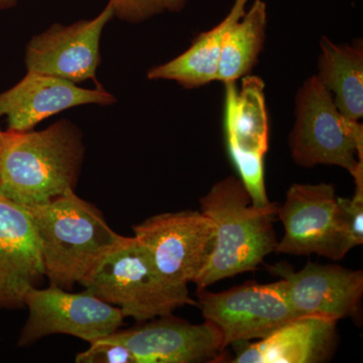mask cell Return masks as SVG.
<instances>
[{"label": "cell", "instance_id": "cell-20", "mask_svg": "<svg viewBox=\"0 0 363 363\" xmlns=\"http://www.w3.org/2000/svg\"><path fill=\"white\" fill-rule=\"evenodd\" d=\"M335 221L347 250L363 243V186H355L354 195L337 198Z\"/></svg>", "mask_w": 363, "mask_h": 363}, {"label": "cell", "instance_id": "cell-14", "mask_svg": "<svg viewBox=\"0 0 363 363\" xmlns=\"http://www.w3.org/2000/svg\"><path fill=\"white\" fill-rule=\"evenodd\" d=\"M116 102L114 95L100 85L95 89H86L54 76L26 72L20 82L0 93V117L6 118V130L23 133L74 107L108 106Z\"/></svg>", "mask_w": 363, "mask_h": 363}, {"label": "cell", "instance_id": "cell-2", "mask_svg": "<svg viewBox=\"0 0 363 363\" xmlns=\"http://www.w3.org/2000/svg\"><path fill=\"white\" fill-rule=\"evenodd\" d=\"M199 202L202 213L213 221L215 238L207 264L195 279L198 289L255 272L267 255L276 252L274 221L279 204L253 205L238 177L217 182Z\"/></svg>", "mask_w": 363, "mask_h": 363}, {"label": "cell", "instance_id": "cell-16", "mask_svg": "<svg viewBox=\"0 0 363 363\" xmlns=\"http://www.w3.org/2000/svg\"><path fill=\"white\" fill-rule=\"evenodd\" d=\"M335 320L298 317L255 343L240 345L233 363H319L335 350Z\"/></svg>", "mask_w": 363, "mask_h": 363}, {"label": "cell", "instance_id": "cell-18", "mask_svg": "<svg viewBox=\"0 0 363 363\" xmlns=\"http://www.w3.org/2000/svg\"><path fill=\"white\" fill-rule=\"evenodd\" d=\"M316 77L330 92L339 112L350 121L363 116V44H337L322 37Z\"/></svg>", "mask_w": 363, "mask_h": 363}, {"label": "cell", "instance_id": "cell-21", "mask_svg": "<svg viewBox=\"0 0 363 363\" xmlns=\"http://www.w3.org/2000/svg\"><path fill=\"white\" fill-rule=\"evenodd\" d=\"M113 16L130 23H140L164 13H180L189 0H109Z\"/></svg>", "mask_w": 363, "mask_h": 363}, {"label": "cell", "instance_id": "cell-6", "mask_svg": "<svg viewBox=\"0 0 363 363\" xmlns=\"http://www.w3.org/2000/svg\"><path fill=\"white\" fill-rule=\"evenodd\" d=\"M225 86L223 104V133L229 159L247 188L252 204L269 205L264 178V157L269 147V118L264 82L259 76L242 78Z\"/></svg>", "mask_w": 363, "mask_h": 363}, {"label": "cell", "instance_id": "cell-23", "mask_svg": "<svg viewBox=\"0 0 363 363\" xmlns=\"http://www.w3.org/2000/svg\"><path fill=\"white\" fill-rule=\"evenodd\" d=\"M6 143V130L4 131L0 128V164H1L2 156H4V147Z\"/></svg>", "mask_w": 363, "mask_h": 363}, {"label": "cell", "instance_id": "cell-5", "mask_svg": "<svg viewBox=\"0 0 363 363\" xmlns=\"http://www.w3.org/2000/svg\"><path fill=\"white\" fill-rule=\"evenodd\" d=\"M289 145L294 162L303 168L337 166L351 176L363 171L362 124L343 117L316 75L296 94Z\"/></svg>", "mask_w": 363, "mask_h": 363}, {"label": "cell", "instance_id": "cell-22", "mask_svg": "<svg viewBox=\"0 0 363 363\" xmlns=\"http://www.w3.org/2000/svg\"><path fill=\"white\" fill-rule=\"evenodd\" d=\"M75 360L78 363H135L125 345L108 337L91 343L90 348L79 353Z\"/></svg>", "mask_w": 363, "mask_h": 363}, {"label": "cell", "instance_id": "cell-17", "mask_svg": "<svg viewBox=\"0 0 363 363\" xmlns=\"http://www.w3.org/2000/svg\"><path fill=\"white\" fill-rule=\"evenodd\" d=\"M250 0H234L230 11L218 25L199 33L180 56L147 71L149 80H168L185 89H196L215 82L222 43L227 30L247 11Z\"/></svg>", "mask_w": 363, "mask_h": 363}, {"label": "cell", "instance_id": "cell-13", "mask_svg": "<svg viewBox=\"0 0 363 363\" xmlns=\"http://www.w3.org/2000/svg\"><path fill=\"white\" fill-rule=\"evenodd\" d=\"M108 338L125 345L135 363L214 362L225 350L220 331L211 322L192 324L172 314L138 322Z\"/></svg>", "mask_w": 363, "mask_h": 363}, {"label": "cell", "instance_id": "cell-12", "mask_svg": "<svg viewBox=\"0 0 363 363\" xmlns=\"http://www.w3.org/2000/svg\"><path fill=\"white\" fill-rule=\"evenodd\" d=\"M279 277L289 304L297 317L339 320L359 317L363 295V272L337 264L308 262L295 272L286 264L269 267Z\"/></svg>", "mask_w": 363, "mask_h": 363}, {"label": "cell", "instance_id": "cell-15", "mask_svg": "<svg viewBox=\"0 0 363 363\" xmlns=\"http://www.w3.org/2000/svg\"><path fill=\"white\" fill-rule=\"evenodd\" d=\"M39 238L25 208L0 196V307L23 306L45 278Z\"/></svg>", "mask_w": 363, "mask_h": 363}, {"label": "cell", "instance_id": "cell-3", "mask_svg": "<svg viewBox=\"0 0 363 363\" xmlns=\"http://www.w3.org/2000/svg\"><path fill=\"white\" fill-rule=\"evenodd\" d=\"M23 208L37 231L45 276L64 290L80 284L123 238L75 191L47 204Z\"/></svg>", "mask_w": 363, "mask_h": 363}, {"label": "cell", "instance_id": "cell-8", "mask_svg": "<svg viewBox=\"0 0 363 363\" xmlns=\"http://www.w3.org/2000/svg\"><path fill=\"white\" fill-rule=\"evenodd\" d=\"M157 271L172 285L188 289L213 250L215 225L201 211L168 212L133 226Z\"/></svg>", "mask_w": 363, "mask_h": 363}, {"label": "cell", "instance_id": "cell-4", "mask_svg": "<svg viewBox=\"0 0 363 363\" xmlns=\"http://www.w3.org/2000/svg\"><path fill=\"white\" fill-rule=\"evenodd\" d=\"M80 284L138 322L173 314L184 306L198 307L188 289L172 285L160 274L135 236H123Z\"/></svg>", "mask_w": 363, "mask_h": 363}, {"label": "cell", "instance_id": "cell-1", "mask_svg": "<svg viewBox=\"0 0 363 363\" xmlns=\"http://www.w3.org/2000/svg\"><path fill=\"white\" fill-rule=\"evenodd\" d=\"M84 152L82 133L67 119L43 130H6L0 196L18 206L33 207L75 191Z\"/></svg>", "mask_w": 363, "mask_h": 363}, {"label": "cell", "instance_id": "cell-7", "mask_svg": "<svg viewBox=\"0 0 363 363\" xmlns=\"http://www.w3.org/2000/svg\"><path fill=\"white\" fill-rule=\"evenodd\" d=\"M28 317L18 340L30 345L54 334H66L94 343L119 330L125 317L89 291L69 293L57 286H33L23 298Z\"/></svg>", "mask_w": 363, "mask_h": 363}, {"label": "cell", "instance_id": "cell-24", "mask_svg": "<svg viewBox=\"0 0 363 363\" xmlns=\"http://www.w3.org/2000/svg\"><path fill=\"white\" fill-rule=\"evenodd\" d=\"M20 0H0V11L16 6Z\"/></svg>", "mask_w": 363, "mask_h": 363}, {"label": "cell", "instance_id": "cell-11", "mask_svg": "<svg viewBox=\"0 0 363 363\" xmlns=\"http://www.w3.org/2000/svg\"><path fill=\"white\" fill-rule=\"evenodd\" d=\"M113 18V9L107 2L92 20L68 26L54 23L33 35L26 48V72L54 76L74 84L95 80L101 63L102 33Z\"/></svg>", "mask_w": 363, "mask_h": 363}, {"label": "cell", "instance_id": "cell-19", "mask_svg": "<svg viewBox=\"0 0 363 363\" xmlns=\"http://www.w3.org/2000/svg\"><path fill=\"white\" fill-rule=\"evenodd\" d=\"M267 28L266 2L255 0L224 35L215 82L236 83L252 74L264 50Z\"/></svg>", "mask_w": 363, "mask_h": 363}, {"label": "cell", "instance_id": "cell-10", "mask_svg": "<svg viewBox=\"0 0 363 363\" xmlns=\"http://www.w3.org/2000/svg\"><path fill=\"white\" fill-rule=\"evenodd\" d=\"M338 196L331 184H294L286 191L278 215L284 235L276 252L285 255H317L332 260L342 259L350 250L335 221Z\"/></svg>", "mask_w": 363, "mask_h": 363}, {"label": "cell", "instance_id": "cell-9", "mask_svg": "<svg viewBox=\"0 0 363 363\" xmlns=\"http://www.w3.org/2000/svg\"><path fill=\"white\" fill-rule=\"evenodd\" d=\"M198 307L220 331L224 350L231 344L259 340L298 318L289 304L281 279L248 283L223 292L197 289Z\"/></svg>", "mask_w": 363, "mask_h": 363}]
</instances>
